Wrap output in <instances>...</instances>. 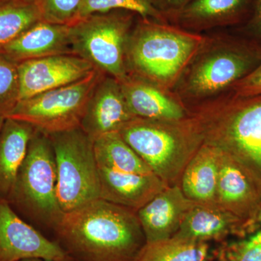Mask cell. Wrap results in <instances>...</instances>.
Returning a JSON list of instances; mask_svg holds the SVG:
<instances>
[{
	"mask_svg": "<svg viewBox=\"0 0 261 261\" xmlns=\"http://www.w3.org/2000/svg\"><path fill=\"white\" fill-rule=\"evenodd\" d=\"M135 118L119 81L104 74L89 98L80 128L94 140L106 134L119 132Z\"/></svg>",
	"mask_w": 261,
	"mask_h": 261,
	"instance_id": "4fadbf2b",
	"label": "cell"
},
{
	"mask_svg": "<svg viewBox=\"0 0 261 261\" xmlns=\"http://www.w3.org/2000/svg\"><path fill=\"white\" fill-rule=\"evenodd\" d=\"M154 6L168 20L190 3L191 0H152Z\"/></svg>",
	"mask_w": 261,
	"mask_h": 261,
	"instance_id": "f546056e",
	"label": "cell"
},
{
	"mask_svg": "<svg viewBox=\"0 0 261 261\" xmlns=\"http://www.w3.org/2000/svg\"><path fill=\"white\" fill-rule=\"evenodd\" d=\"M219 149L203 143L187 164L179 186L187 198L197 204L216 205Z\"/></svg>",
	"mask_w": 261,
	"mask_h": 261,
	"instance_id": "d6986e66",
	"label": "cell"
},
{
	"mask_svg": "<svg viewBox=\"0 0 261 261\" xmlns=\"http://www.w3.org/2000/svg\"><path fill=\"white\" fill-rule=\"evenodd\" d=\"M261 58V47H260ZM233 95L238 97H253L261 95V59L255 69L237 82L231 87Z\"/></svg>",
	"mask_w": 261,
	"mask_h": 261,
	"instance_id": "f1b7e54d",
	"label": "cell"
},
{
	"mask_svg": "<svg viewBox=\"0 0 261 261\" xmlns=\"http://www.w3.org/2000/svg\"><path fill=\"white\" fill-rule=\"evenodd\" d=\"M195 202L187 198L179 185L168 186L137 211L146 243L174 236Z\"/></svg>",
	"mask_w": 261,
	"mask_h": 261,
	"instance_id": "5bb4252c",
	"label": "cell"
},
{
	"mask_svg": "<svg viewBox=\"0 0 261 261\" xmlns=\"http://www.w3.org/2000/svg\"><path fill=\"white\" fill-rule=\"evenodd\" d=\"M20 261H51V260H44V259L41 258H30V259H25V260H20Z\"/></svg>",
	"mask_w": 261,
	"mask_h": 261,
	"instance_id": "1f68e13d",
	"label": "cell"
},
{
	"mask_svg": "<svg viewBox=\"0 0 261 261\" xmlns=\"http://www.w3.org/2000/svg\"><path fill=\"white\" fill-rule=\"evenodd\" d=\"M36 129L27 122L5 118L0 132V197L8 199L12 191L29 142Z\"/></svg>",
	"mask_w": 261,
	"mask_h": 261,
	"instance_id": "44dd1931",
	"label": "cell"
},
{
	"mask_svg": "<svg viewBox=\"0 0 261 261\" xmlns=\"http://www.w3.org/2000/svg\"><path fill=\"white\" fill-rule=\"evenodd\" d=\"M260 59V47L206 38L175 86L176 96L183 103L207 100L231 88Z\"/></svg>",
	"mask_w": 261,
	"mask_h": 261,
	"instance_id": "8992f818",
	"label": "cell"
},
{
	"mask_svg": "<svg viewBox=\"0 0 261 261\" xmlns=\"http://www.w3.org/2000/svg\"><path fill=\"white\" fill-rule=\"evenodd\" d=\"M203 143L238 163L261 192V95L206 101L188 109Z\"/></svg>",
	"mask_w": 261,
	"mask_h": 261,
	"instance_id": "7a4b0ae2",
	"label": "cell"
},
{
	"mask_svg": "<svg viewBox=\"0 0 261 261\" xmlns=\"http://www.w3.org/2000/svg\"><path fill=\"white\" fill-rule=\"evenodd\" d=\"M93 146L99 166L119 172L153 173L147 163L122 138L118 132H111L94 139Z\"/></svg>",
	"mask_w": 261,
	"mask_h": 261,
	"instance_id": "7402d4cb",
	"label": "cell"
},
{
	"mask_svg": "<svg viewBox=\"0 0 261 261\" xmlns=\"http://www.w3.org/2000/svg\"><path fill=\"white\" fill-rule=\"evenodd\" d=\"M113 10H126L143 19L168 23L167 19L154 6L152 0H83L76 23L89 15Z\"/></svg>",
	"mask_w": 261,
	"mask_h": 261,
	"instance_id": "d4e9b609",
	"label": "cell"
},
{
	"mask_svg": "<svg viewBox=\"0 0 261 261\" xmlns=\"http://www.w3.org/2000/svg\"><path fill=\"white\" fill-rule=\"evenodd\" d=\"M5 118L4 116H0V132H1L2 127L3 126V123H4Z\"/></svg>",
	"mask_w": 261,
	"mask_h": 261,
	"instance_id": "d6a6232c",
	"label": "cell"
},
{
	"mask_svg": "<svg viewBox=\"0 0 261 261\" xmlns=\"http://www.w3.org/2000/svg\"><path fill=\"white\" fill-rule=\"evenodd\" d=\"M30 258L73 261L58 243L46 238L0 197V261Z\"/></svg>",
	"mask_w": 261,
	"mask_h": 261,
	"instance_id": "30bf717a",
	"label": "cell"
},
{
	"mask_svg": "<svg viewBox=\"0 0 261 261\" xmlns=\"http://www.w3.org/2000/svg\"><path fill=\"white\" fill-rule=\"evenodd\" d=\"M49 137L56 156L57 194L63 212L99 199V168L93 140L80 127Z\"/></svg>",
	"mask_w": 261,
	"mask_h": 261,
	"instance_id": "ba28073f",
	"label": "cell"
},
{
	"mask_svg": "<svg viewBox=\"0 0 261 261\" xmlns=\"http://www.w3.org/2000/svg\"><path fill=\"white\" fill-rule=\"evenodd\" d=\"M132 261H210L208 243L173 236L146 243Z\"/></svg>",
	"mask_w": 261,
	"mask_h": 261,
	"instance_id": "603a6c76",
	"label": "cell"
},
{
	"mask_svg": "<svg viewBox=\"0 0 261 261\" xmlns=\"http://www.w3.org/2000/svg\"><path fill=\"white\" fill-rule=\"evenodd\" d=\"M95 69L75 54L57 55L18 63L19 101L85 78Z\"/></svg>",
	"mask_w": 261,
	"mask_h": 261,
	"instance_id": "8fae6325",
	"label": "cell"
},
{
	"mask_svg": "<svg viewBox=\"0 0 261 261\" xmlns=\"http://www.w3.org/2000/svg\"><path fill=\"white\" fill-rule=\"evenodd\" d=\"M120 83L135 118L178 121L189 116L188 108L180 99L145 79L129 73Z\"/></svg>",
	"mask_w": 261,
	"mask_h": 261,
	"instance_id": "9a60e30c",
	"label": "cell"
},
{
	"mask_svg": "<svg viewBox=\"0 0 261 261\" xmlns=\"http://www.w3.org/2000/svg\"><path fill=\"white\" fill-rule=\"evenodd\" d=\"M252 232L244 221L219 205L196 203L174 236L208 243L233 235L244 238Z\"/></svg>",
	"mask_w": 261,
	"mask_h": 261,
	"instance_id": "ac0fdd59",
	"label": "cell"
},
{
	"mask_svg": "<svg viewBox=\"0 0 261 261\" xmlns=\"http://www.w3.org/2000/svg\"><path fill=\"white\" fill-rule=\"evenodd\" d=\"M251 24L253 29L261 35V0H255Z\"/></svg>",
	"mask_w": 261,
	"mask_h": 261,
	"instance_id": "4dcf8cb0",
	"label": "cell"
},
{
	"mask_svg": "<svg viewBox=\"0 0 261 261\" xmlns=\"http://www.w3.org/2000/svg\"><path fill=\"white\" fill-rule=\"evenodd\" d=\"M118 132L168 186L179 185L187 164L203 144L200 130L190 114L178 121L135 118Z\"/></svg>",
	"mask_w": 261,
	"mask_h": 261,
	"instance_id": "277c9868",
	"label": "cell"
},
{
	"mask_svg": "<svg viewBox=\"0 0 261 261\" xmlns=\"http://www.w3.org/2000/svg\"><path fill=\"white\" fill-rule=\"evenodd\" d=\"M250 0H191L168 23L191 32L236 22Z\"/></svg>",
	"mask_w": 261,
	"mask_h": 261,
	"instance_id": "ffe728a7",
	"label": "cell"
},
{
	"mask_svg": "<svg viewBox=\"0 0 261 261\" xmlns=\"http://www.w3.org/2000/svg\"><path fill=\"white\" fill-rule=\"evenodd\" d=\"M216 205L241 219L252 231L261 223V192L251 178L220 150Z\"/></svg>",
	"mask_w": 261,
	"mask_h": 261,
	"instance_id": "7c38bea8",
	"label": "cell"
},
{
	"mask_svg": "<svg viewBox=\"0 0 261 261\" xmlns=\"http://www.w3.org/2000/svg\"><path fill=\"white\" fill-rule=\"evenodd\" d=\"M34 3L42 20L72 25L76 23L83 0H35Z\"/></svg>",
	"mask_w": 261,
	"mask_h": 261,
	"instance_id": "83f0119b",
	"label": "cell"
},
{
	"mask_svg": "<svg viewBox=\"0 0 261 261\" xmlns=\"http://www.w3.org/2000/svg\"><path fill=\"white\" fill-rule=\"evenodd\" d=\"M205 39L172 24L138 16L127 46L128 73L170 90Z\"/></svg>",
	"mask_w": 261,
	"mask_h": 261,
	"instance_id": "3957f363",
	"label": "cell"
},
{
	"mask_svg": "<svg viewBox=\"0 0 261 261\" xmlns=\"http://www.w3.org/2000/svg\"><path fill=\"white\" fill-rule=\"evenodd\" d=\"M3 1H4V0H0V3H1V2H3Z\"/></svg>",
	"mask_w": 261,
	"mask_h": 261,
	"instance_id": "e575fe53",
	"label": "cell"
},
{
	"mask_svg": "<svg viewBox=\"0 0 261 261\" xmlns=\"http://www.w3.org/2000/svg\"><path fill=\"white\" fill-rule=\"evenodd\" d=\"M57 183L50 138L37 130L7 200L25 221L53 232L65 214L58 201Z\"/></svg>",
	"mask_w": 261,
	"mask_h": 261,
	"instance_id": "5b68a950",
	"label": "cell"
},
{
	"mask_svg": "<svg viewBox=\"0 0 261 261\" xmlns=\"http://www.w3.org/2000/svg\"><path fill=\"white\" fill-rule=\"evenodd\" d=\"M99 198L137 211L168 185L154 173L119 172L99 166Z\"/></svg>",
	"mask_w": 261,
	"mask_h": 261,
	"instance_id": "e0dca14e",
	"label": "cell"
},
{
	"mask_svg": "<svg viewBox=\"0 0 261 261\" xmlns=\"http://www.w3.org/2000/svg\"><path fill=\"white\" fill-rule=\"evenodd\" d=\"M28 1L34 2V1H35V0H28Z\"/></svg>",
	"mask_w": 261,
	"mask_h": 261,
	"instance_id": "836d02e7",
	"label": "cell"
},
{
	"mask_svg": "<svg viewBox=\"0 0 261 261\" xmlns=\"http://www.w3.org/2000/svg\"><path fill=\"white\" fill-rule=\"evenodd\" d=\"M53 233L73 261H132L146 243L137 211L100 198L65 213Z\"/></svg>",
	"mask_w": 261,
	"mask_h": 261,
	"instance_id": "6da1fadb",
	"label": "cell"
},
{
	"mask_svg": "<svg viewBox=\"0 0 261 261\" xmlns=\"http://www.w3.org/2000/svg\"><path fill=\"white\" fill-rule=\"evenodd\" d=\"M18 102V63L0 55V116L6 118Z\"/></svg>",
	"mask_w": 261,
	"mask_h": 261,
	"instance_id": "4316f807",
	"label": "cell"
},
{
	"mask_svg": "<svg viewBox=\"0 0 261 261\" xmlns=\"http://www.w3.org/2000/svg\"><path fill=\"white\" fill-rule=\"evenodd\" d=\"M72 29V25L40 20L2 47L0 55L19 63L44 57L73 54Z\"/></svg>",
	"mask_w": 261,
	"mask_h": 261,
	"instance_id": "2e32d148",
	"label": "cell"
},
{
	"mask_svg": "<svg viewBox=\"0 0 261 261\" xmlns=\"http://www.w3.org/2000/svg\"><path fill=\"white\" fill-rule=\"evenodd\" d=\"M102 75L94 69L82 80L19 101L6 118L27 122L47 135L80 128L89 98Z\"/></svg>",
	"mask_w": 261,
	"mask_h": 261,
	"instance_id": "9c48e42d",
	"label": "cell"
},
{
	"mask_svg": "<svg viewBox=\"0 0 261 261\" xmlns=\"http://www.w3.org/2000/svg\"><path fill=\"white\" fill-rule=\"evenodd\" d=\"M216 256L218 261H261V223L242 240L221 243Z\"/></svg>",
	"mask_w": 261,
	"mask_h": 261,
	"instance_id": "484cf974",
	"label": "cell"
},
{
	"mask_svg": "<svg viewBox=\"0 0 261 261\" xmlns=\"http://www.w3.org/2000/svg\"><path fill=\"white\" fill-rule=\"evenodd\" d=\"M42 20L34 2L4 0L0 3V49Z\"/></svg>",
	"mask_w": 261,
	"mask_h": 261,
	"instance_id": "cb8c5ba5",
	"label": "cell"
},
{
	"mask_svg": "<svg viewBox=\"0 0 261 261\" xmlns=\"http://www.w3.org/2000/svg\"><path fill=\"white\" fill-rule=\"evenodd\" d=\"M137 16L126 10H113L82 19L72 25L73 54L104 74L119 82L124 80L129 74L127 46Z\"/></svg>",
	"mask_w": 261,
	"mask_h": 261,
	"instance_id": "52a82bcc",
	"label": "cell"
}]
</instances>
